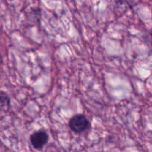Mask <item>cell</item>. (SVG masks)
<instances>
[{
  "mask_svg": "<svg viewBox=\"0 0 152 152\" xmlns=\"http://www.w3.org/2000/svg\"><path fill=\"white\" fill-rule=\"evenodd\" d=\"M90 126V122L84 114H76L69 120L70 129L75 133H83L86 132Z\"/></svg>",
  "mask_w": 152,
  "mask_h": 152,
  "instance_id": "cell-1",
  "label": "cell"
},
{
  "mask_svg": "<svg viewBox=\"0 0 152 152\" xmlns=\"http://www.w3.org/2000/svg\"><path fill=\"white\" fill-rule=\"evenodd\" d=\"M30 141L32 146L35 149L40 150L47 144L48 141V135L45 131H37L31 135Z\"/></svg>",
  "mask_w": 152,
  "mask_h": 152,
  "instance_id": "cell-2",
  "label": "cell"
},
{
  "mask_svg": "<svg viewBox=\"0 0 152 152\" xmlns=\"http://www.w3.org/2000/svg\"><path fill=\"white\" fill-rule=\"evenodd\" d=\"M10 108V98L7 94L0 93V112H7Z\"/></svg>",
  "mask_w": 152,
  "mask_h": 152,
  "instance_id": "cell-3",
  "label": "cell"
}]
</instances>
